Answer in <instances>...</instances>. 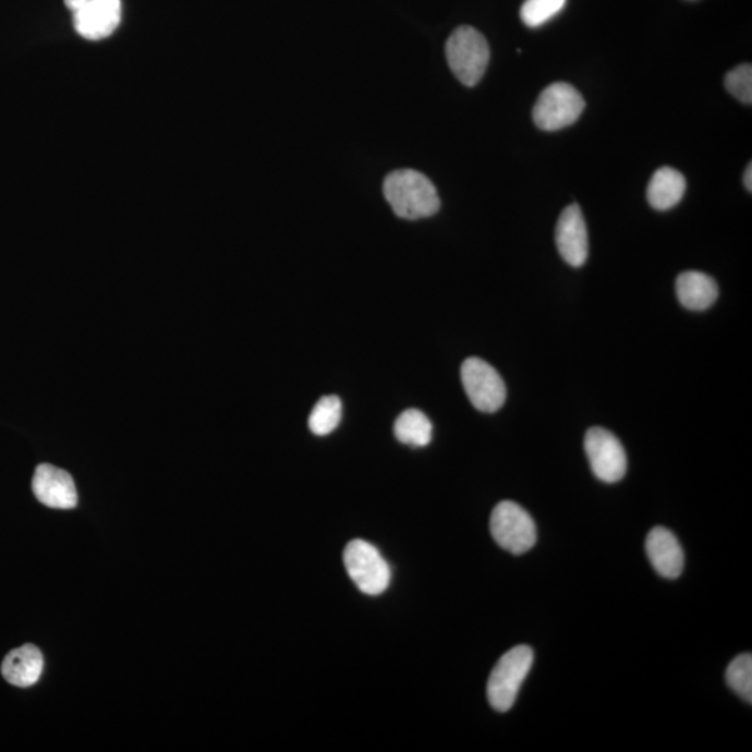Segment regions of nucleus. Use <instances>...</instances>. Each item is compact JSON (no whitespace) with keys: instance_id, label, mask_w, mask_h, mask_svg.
Masks as SVG:
<instances>
[{"instance_id":"1","label":"nucleus","mask_w":752,"mask_h":752,"mask_svg":"<svg viewBox=\"0 0 752 752\" xmlns=\"http://www.w3.org/2000/svg\"><path fill=\"white\" fill-rule=\"evenodd\" d=\"M386 201L401 219L419 220L434 217L440 208L438 192L433 182L417 170L401 169L386 175Z\"/></svg>"},{"instance_id":"10","label":"nucleus","mask_w":752,"mask_h":752,"mask_svg":"<svg viewBox=\"0 0 752 752\" xmlns=\"http://www.w3.org/2000/svg\"><path fill=\"white\" fill-rule=\"evenodd\" d=\"M556 247L571 267L580 268L589 258V230L579 205H569L556 225Z\"/></svg>"},{"instance_id":"2","label":"nucleus","mask_w":752,"mask_h":752,"mask_svg":"<svg viewBox=\"0 0 752 752\" xmlns=\"http://www.w3.org/2000/svg\"><path fill=\"white\" fill-rule=\"evenodd\" d=\"M489 58L488 41L470 25H460L446 43L449 68L465 87H475L483 80Z\"/></svg>"},{"instance_id":"7","label":"nucleus","mask_w":752,"mask_h":752,"mask_svg":"<svg viewBox=\"0 0 752 752\" xmlns=\"http://www.w3.org/2000/svg\"><path fill=\"white\" fill-rule=\"evenodd\" d=\"M461 383L471 404L483 413H496L506 400V385L486 361L471 357L461 365Z\"/></svg>"},{"instance_id":"11","label":"nucleus","mask_w":752,"mask_h":752,"mask_svg":"<svg viewBox=\"0 0 752 752\" xmlns=\"http://www.w3.org/2000/svg\"><path fill=\"white\" fill-rule=\"evenodd\" d=\"M37 499L52 509L69 510L77 506V490L72 476L50 464L38 465L33 478Z\"/></svg>"},{"instance_id":"20","label":"nucleus","mask_w":752,"mask_h":752,"mask_svg":"<svg viewBox=\"0 0 752 752\" xmlns=\"http://www.w3.org/2000/svg\"><path fill=\"white\" fill-rule=\"evenodd\" d=\"M727 92L741 102H752V66L750 63L740 64L727 73L725 78Z\"/></svg>"},{"instance_id":"15","label":"nucleus","mask_w":752,"mask_h":752,"mask_svg":"<svg viewBox=\"0 0 752 752\" xmlns=\"http://www.w3.org/2000/svg\"><path fill=\"white\" fill-rule=\"evenodd\" d=\"M686 187L684 175L679 170L669 167L660 168L652 175L646 189V198L652 208L668 210L683 199Z\"/></svg>"},{"instance_id":"16","label":"nucleus","mask_w":752,"mask_h":752,"mask_svg":"<svg viewBox=\"0 0 752 752\" xmlns=\"http://www.w3.org/2000/svg\"><path fill=\"white\" fill-rule=\"evenodd\" d=\"M433 423L417 409L403 411L395 423V435L399 442L414 448L429 445L433 440Z\"/></svg>"},{"instance_id":"21","label":"nucleus","mask_w":752,"mask_h":752,"mask_svg":"<svg viewBox=\"0 0 752 752\" xmlns=\"http://www.w3.org/2000/svg\"><path fill=\"white\" fill-rule=\"evenodd\" d=\"M84 3L85 0H64V4H66L68 9L72 13L77 12V10L82 8Z\"/></svg>"},{"instance_id":"17","label":"nucleus","mask_w":752,"mask_h":752,"mask_svg":"<svg viewBox=\"0 0 752 752\" xmlns=\"http://www.w3.org/2000/svg\"><path fill=\"white\" fill-rule=\"evenodd\" d=\"M342 401L338 396H324L314 405L308 419L311 433L325 436L333 433L342 421Z\"/></svg>"},{"instance_id":"18","label":"nucleus","mask_w":752,"mask_h":752,"mask_svg":"<svg viewBox=\"0 0 752 752\" xmlns=\"http://www.w3.org/2000/svg\"><path fill=\"white\" fill-rule=\"evenodd\" d=\"M726 681L730 689L741 699L751 704L752 701V656L743 654L737 656L726 671Z\"/></svg>"},{"instance_id":"9","label":"nucleus","mask_w":752,"mask_h":752,"mask_svg":"<svg viewBox=\"0 0 752 752\" xmlns=\"http://www.w3.org/2000/svg\"><path fill=\"white\" fill-rule=\"evenodd\" d=\"M122 22V0H85L73 13L75 32L89 41H99L117 32Z\"/></svg>"},{"instance_id":"4","label":"nucleus","mask_w":752,"mask_h":752,"mask_svg":"<svg viewBox=\"0 0 752 752\" xmlns=\"http://www.w3.org/2000/svg\"><path fill=\"white\" fill-rule=\"evenodd\" d=\"M585 100L573 85L554 83L541 93L533 110L536 128L545 132H558L569 128L584 112Z\"/></svg>"},{"instance_id":"13","label":"nucleus","mask_w":752,"mask_h":752,"mask_svg":"<svg viewBox=\"0 0 752 752\" xmlns=\"http://www.w3.org/2000/svg\"><path fill=\"white\" fill-rule=\"evenodd\" d=\"M44 669L41 651L27 644L13 650L2 664V675L10 684L27 689L39 680Z\"/></svg>"},{"instance_id":"5","label":"nucleus","mask_w":752,"mask_h":752,"mask_svg":"<svg viewBox=\"0 0 752 752\" xmlns=\"http://www.w3.org/2000/svg\"><path fill=\"white\" fill-rule=\"evenodd\" d=\"M345 570L351 581L365 595H380L390 584L389 565L374 545L354 539L345 546L343 555Z\"/></svg>"},{"instance_id":"8","label":"nucleus","mask_w":752,"mask_h":752,"mask_svg":"<svg viewBox=\"0 0 752 752\" xmlns=\"http://www.w3.org/2000/svg\"><path fill=\"white\" fill-rule=\"evenodd\" d=\"M584 449L596 478L606 484L619 483L627 471L623 445L608 429L591 428L585 435Z\"/></svg>"},{"instance_id":"12","label":"nucleus","mask_w":752,"mask_h":752,"mask_svg":"<svg viewBox=\"0 0 752 752\" xmlns=\"http://www.w3.org/2000/svg\"><path fill=\"white\" fill-rule=\"evenodd\" d=\"M646 555L656 573L665 579L675 580L684 569L683 549L671 531L655 526L646 536Z\"/></svg>"},{"instance_id":"14","label":"nucleus","mask_w":752,"mask_h":752,"mask_svg":"<svg viewBox=\"0 0 752 752\" xmlns=\"http://www.w3.org/2000/svg\"><path fill=\"white\" fill-rule=\"evenodd\" d=\"M676 293L680 304L687 310L704 311L718 299V284L711 276L689 270L676 280Z\"/></svg>"},{"instance_id":"19","label":"nucleus","mask_w":752,"mask_h":752,"mask_svg":"<svg viewBox=\"0 0 752 752\" xmlns=\"http://www.w3.org/2000/svg\"><path fill=\"white\" fill-rule=\"evenodd\" d=\"M568 0H525L520 10L521 22L526 27H541L558 16Z\"/></svg>"},{"instance_id":"22","label":"nucleus","mask_w":752,"mask_h":752,"mask_svg":"<svg viewBox=\"0 0 752 752\" xmlns=\"http://www.w3.org/2000/svg\"><path fill=\"white\" fill-rule=\"evenodd\" d=\"M752 165H749V168H747L745 173H744V185L745 189L749 190V192H752Z\"/></svg>"},{"instance_id":"3","label":"nucleus","mask_w":752,"mask_h":752,"mask_svg":"<svg viewBox=\"0 0 752 752\" xmlns=\"http://www.w3.org/2000/svg\"><path fill=\"white\" fill-rule=\"evenodd\" d=\"M533 662L534 651L529 645L514 646L501 656L486 687V694L494 709L506 712L514 705Z\"/></svg>"},{"instance_id":"6","label":"nucleus","mask_w":752,"mask_h":752,"mask_svg":"<svg viewBox=\"0 0 752 752\" xmlns=\"http://www.w3.org/2000/svg\"><path fill=\"white\" fill-rule=\"evenodd\" d=\"M490 533L496 544L513 555H523L536 543L535 521L529 511L511 500L500 501L490 516Z\"/></svg>"}]
</instances>
